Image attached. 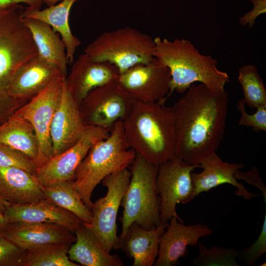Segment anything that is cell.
Segmentation results:
<instances>
[{
	"mask_svg": "<svg viewBox=\"0 0 266 266\" xmlns=\"http://www.w3.org/2000/svg\"><path fill=\"white\" fill-rule=\"evenodd\" d=\"M228 93L203 84H193L172 107L176 134V156L192 165L216 152L224 137Z\"/></svg>",
	"mask_w": 266,
	"mask_h": 266,
	"instance_id": "cell-1",
	"label": "cell"
},
{
	"mask_svg": "<svg viewBox=\"0 0 266 266\" xmlns=\"http://www.w3.org/2000/svg\"><path fill=\"white\" fill-rule=\"evenodd\" d=\"M130 147L146 160L159 165L176 157V134L172 107L161 102L135 100L122 121Z\"/></svg>",
	"mask_w": 266,
	"mask_h": 266,
	"instance_id": "cell-2",
	"label": "cell"
},
{
	"mask_svg": "<svg viewBox=\"0 0 266 266\" xmlns=\"http://www.w3.org/2000/svg\"><path fill=\"white\" fill-rule=\"evenodd\" d=\"M154 57L169 70L170 90L167 99L174 91L184 94L196 82L214 91H224L230 81L226 72L219 70L217 61L212 56L201 54L186 39L169 40L156 37Z\"/></svg>",
	"mask_w": 266,
	"mask_h": 266,
	"instance_id": "cell-3",
	"label": "cell"
},
{
	"mask_svg": "<svg viewBox=\"0 0 266 266\" xmlns=\"http://www.w3.org/2000/svg\"><path fill=\"white\" fill-rule=\"evenodd\" d=\"M21 4L0 9V124L25 104L9 95L15 73L25 63L38 55L31 33L22 20Z\"/></svg>",
	"mask_w": 266,
	"mask_h": 266,
	"instance_id": "cell-4",
	"label": "cell"
},
{
	"mask_svg": "<svg viewBox=\"0 0 266 266\" xmlns=\"http://www.w3.org/2000/svg\"><path fill=\"white\" fill-rule=\"evenodd\" d=\"M135 155L125 138L122 121L114 124L106 138L91 147L76 169L74 179L75 187L89 209L96 187L107 176L129 168Z\"/></svg>",
	"mask_w": 266,
	"mask_h": 266,
	"instance_id": "cell-5",
	"label": "cell"
},
{
	"mask_svg": "<svg viewBox=\"0 0 266 266\" xmlns=\"http://www.w3.org/2000/svg\"><path fill=\"white\" fill-rule=\"evenodd\" d=\"M129 168L132 175L121 204L123 211L120 218L122 224L120 238L124 236L133 223L145 229H151L162 224L160 198L156 188L159 165L136 153Z\"/></svg>",
	"mask_w": 266,
	"mask_h": 266,
	"instance_id": "cell-6",
	"label": "cell"
},
{
	"mask_svg": "<svg viewBox=\"0 0 266 266\" xmlns=\"http://www.w3.org/2000/svg\"><path fill=\"white\" fill-rule=\"evenodd\" d=\"M155 42L149 35L130 27L103 33L84 50L92 60L115 66L119 74L154 58Z\"/></svg>",
	"mask_w": 266,
	"mask_h": 266,
	"instance_id": "cell-7",
	"label": "cell"
},
{
	"mask_svg": "<svg viewBox=\"0 0 266 266\" xmlns=\"http://www.w3.org/2000/svg\"><path fill=\"white\" fill-rule=\"evenodd\" d=\"M131 175L130 169L126 168L105 177L101 182L107 189V193L93 203L91 222L83 223L109 252L119 248L120 238L117 234V217Z\"/></svg>",
	"mask_w": 266,
	"mask_h": 266,
	"instance_id": "cell-8",
	"label": "cell"
},
{
	"mask_svg": "<svg viewBox=\"0 0 266 266\" xmlns=\"http://www.w3.org/2000/svg\"><path fill=\"white\" fill-rule=\"evenodd\" d=\"M117 79L93 90L81 101L79 110L86 127L97 126L110 131L130 112L135 100Z\"/></svg>",
	"mask_w": 266,
	"mask_h": 266,
	"instance_id": "cell-9",
	"label": "cell"
},
{
	"mask_svg": "<svg viewBox=\"0 0 266 266\" xmlns=\"http://www.w3.org/2000/svg\"><path fill=\"white\" fill-rule=\"evenodd\" d=\"M66 77L64 75L56 77L43 91L13 113L27 120L34 128L38 143V155L35 161L37 168L52 157L51 126Z\"/></svg>",
	"mask_w": 266,
	"mask_h": 266,
	"instance_id": "cell-10",
	"label": "cell"
},
{
	"mask_svg": "<svg viewBox=\"0 0 266 266\" xmlns=\"http://www.w3.org/2000/svg\"><path fill=\"white\" fill-rule=\"evenodd\" d=\"M200 165H192L175 157L159 165L156 188L160 198V218L167 224L173 217L183 223L176 211L177 204H185L192 200L191 173Z\"/></svg>",
	"mask_w": 266,
	"mask_h": 266,
	"instance_id": "cell-11",
	"label": "cell"
},
{
	"mask_svg": "<svg viewBox=\"0 0 266 266\" xmlns=\"http://www.w3.org/2000/svg\"><path fill=\"white\" fill-rule=\"evenodd\" d=\"M110 131L97 126H86L79 140L64 152L53 157L35 173L43 187L57 183L73 180L78 166L91 147L98 141L106 138Z\"/></svg>",
	"mask_w": 266,
	"mask_h": 266,
	"instance_id": "cell-12",
	"label": "cell"
},
{
	"mask_svg": "<svg viewBox=\"0 0 266 266\" xmlns=\"http://www.w3.org/2000/svg\"><path fill=\"white\" fill-rule=\"evenodd\" d=\"M169 69L154 58L147 64H138L119 74L122 88L134 100L144 102L165 103L170 90Z\"/></svg>",
	"mask_w": 266,
	"mask_h": 266,
	"instance_id": "cell-13",
	"label": "cell"
},
{
	"mask_svg": "<svg viewBox=\"0 0 266 266\" xmlns=\"http://www.w3.org/2000/svg\"><path fill=\"white\" fill-rule=\"evenodd\" d=\"M85 128L79 106L67 85L66 78L63 83L60 101L51 126L52 157L64 152L77 142Z\"/></svg>",
	"mask_w": 266,
	"mask_h": 266,
	"instance_id": "cell-14",
	"label": "cell"
},
{
	"mask_svg": "<svg viewBox=\"0 0 266 266\" xmlns=\"http://www.w3.org/2000/svg\"><path fill=\"white\" fill-rule=\"evenodd\" d=\"M160 239L158 255L155 266H174L186 256L188 246H196L199 240L210 235L213 231L201 223L185 225L172 217Z\"/></svg>",
	"mask_w": 266,
	"mask_h": 266,
	"instance_id": "cell-15",
	"label": "cell"
},
{
	"mask_svg": "<svg viewBox=\"0 0 266 266\" xmlns=\"http://www.w3.org/2000/svg\"><path fill=\"white\" fill-rule=\"evenodd\" d=\"M60 75H64L57 66L37 55L16 71L10 85L9 95L14 100L25 104Z\"/></svg>",
	"mask_w": 266,
	"mask_h": 266,
	"instance_id": "cell-16",
	"label": "cell"
},
{
	"mask_svg": "<svg viewBox=\"0 0 266 266\" xmlns=\"http://www.w3.org/2000/svg\"><path fill=\"white\" fill-rule=\"evenodd\" d=\"M200 165L202 171L199 173H191L193 199L202 192L209 191L226 183L235 187L237 189L235 195L244 199L251 200L254 197L260 196L249 192L235 178L234 174L237 170L243 167V164L224 162L216 152H213L203 158Z\"/></svg>",
	"mask_w": 266,
	"mask_h": 266,
	"instance_id": "cell-17",
	"label": "cell"
},
{
	"mask_svg": "<svg viewBox=\"0 0 266 266\" xmlns=\"http://www.w3.org/2000/svg\"><path fill=\"white\" fill-rule=\"evenodd\" d=\"M72 64L66 82L79 106L91 91L116 80L119 74L114 65L94 61L85 53Z\"/></svg>",
	"mask_w": 266,
	"mask_h": 266,
	"instance_id": "cell-18",
	"label": "cell"
},
{
	"mask_svg": "<svg viewBox=\"0 0 266 266\" xmlns=\"http://www.w3.org/2000/svg\"><path fill=\"white\" fill-rule=\"evenodd\" d=\"M0 232L25 250L51 243L72 244L76 240L74 233L69 229L51 223H9Z\"/></svg>",
	"mask_w": 266,
	"mask_h": 266,
	"instance_id": "cell-19",
	"label": "cell"
},
{
	"mask_svg": "<svg viewBox=\"0 0 266 266\" xmlns=\"http://www.w3.org/2000/svg\"><path fill=\"white\" fill-rule=\"evenodd\" d=\"M3 214L9 223H54L65 227L73 233L83 223L75 215L46 198L30 203L9 204L6 207Z\"/></svg>",
	"mask_w": 266,
	"mask_h": 266,
	"instance_id": "cell-20",
	"label": "cell"
},
{
	"mask_svg": "<svg viewBox=\"0 0 266 266\" xmlns=\"http://www.w3.org/2000/svg\"><path fill=\"white\" fill-rule=\"evenodd\" d=\"M167 225L162 223L151 229H145L133 223L124 236L119 238L118 248L133 259V266H152L158 255L160 239Z\"/></svg>",
	"mask_w": 266,
	"mask_h": 266,
	"instance_id": "cell-21",
	"label": "cell"
},
{
	"mask_svg": "<svg viewBox=\"0 0 266 266\" xmlns=\"http://www.w3.org/2000/svg\"><path fill=\"white\" fill-rule=\"evenodd\" d=\"M0 197L9 204L20 205L45 198L35 174L14 167L0 166Z\"/></svg>",
	"mask_w": 266,
	"mask_h": 266,
	"instance_id": "cell-22",
	"label": "cell"
},
{
	"mask_svg": "<svg viewBox=\"0 0 266 266\" xmlns=\"http://www.w3.org/2000/svg\"><path fill=\"white\" fill-rule=\"evenodd\" d=\"M77 0H63L42 10L26 6L22 14L23 17L35 19L47 23L60 34L66 46L68 64H72L74 62L76 49L81 43L80 40L73 34L69 25L71 8Z\"/></svg>",
	"mask_w": 266,
	"mask_h": 266,
	"instance_id": "cell-23",
	"label": "cell"
},
{
	"mask_svg": "<svg viewBox=\"0 0 266 266\" xmlns=\"http://www.w3.org/2000/svg\"><path fill=\"white\" fill-rule=\"evenodd\" d=\"M73 233L75 241L68 251L69 259L84 266H123L122 260L111 255L100 243L91 231L83 223Z\"/></svg>",
	"mask_w": 266,
	"mask_h": 266,
	"instance_id": "cell-24",
	"label": "cell"
},
{
	"mask_svg": "<svg viewBox=\"0 0 266 266\" xmlns=\"http://www.w3.org/2000/svg\"><path fill=\"white\" fill-rule=\"evenodd\" d=\"M22 20L31 33L38 56L47 62L57 66L66 77L68 64L66 49L60 34L43 21L23 17Z\"/></svg>",
	"mask_w": 266,
	"mask_h": 266,
	"instance_id": "cell-25",
	"label": "cell"
},
{
	"mask_svg": "<svg viewBox=\"0 0 266 266\" xmlns=\"http://www.w3.org/2000/svg\"><path fill=\"white\" fill-rule=\"evenodd\" d=\"M0 143L7 145L34 161L38 152L34 128L27 120L12 114L0 124Z\"/></svg>",
	"mask_w": 266,
	"mask_h": 266,
	"instance_id": "cell-26",
	"label": "cell"
},
{
	"mask_svg": "<svg viewBox=\"0 0 266 266\" xmlns=\"http://www.w3.org/2000/svg\"><path fill=\"white\" fill-rule=\"evenodd\" d=\"M43 191L45 198L57 206L72 213L83 223L91 222V211L83 201L73 180L43 187Z\"/></svg>",
	"mask_w": 266,
	"mask_h": 266,
	"instance_id": "cell-27",
	"label": "cell"
},
{
	"mask_svg": "<svg viewBox=\"0 0 266 266\" xmlns=\"http://www.w3.org/2000/svg\"><path fill=\"white\" fill-rule=\"evenodd\" d=\"M71 245L51 243L26 250L21 266H79L68 257Z\"/></svg>",
	"mask_w": 266,
	"mask_h": 266,
	"instance_id": "cell-28",
	"label": "cell"
},
{
	"mask_svg": "<svg viewBox=\"0 0 266 266\" xmlns=\"http://www.w3.org/2000/svg\"><path fill=\"white\" fill-rule=\"evenodd\" d=\"M238 81L242 86L245 104L251 108L266 104V90L256 66L248 64L238 70Z\"/></svg>",
	"mask_w": 266,
	"mask_h": 266,
	"instance_id": "cell-29",
	"label": "cell"
},
{
	"mask_svg": "<svg viewBox=\"0 0 266 266\" xmlns=\"http://www.w3.org/2000/svg\"><path fill=\"white\" fill-rule=\"evenodd\" d=\"M199 254L193 260L196 266H239L236 258L239 251L232 248L211 246L209 249L198 242Z\"/></svg>",
	"mask_w": 266,
	"mask_h": 266,
	"instance_id": "cell-30",
	"label": "cell"
},
{
	"mask_svg": "<svg viewBox=\"0 0 266 266\" xmlns=\"http://www.w3.org/2000/svg\"><path fill=\"white\" fill-rule=\"evenodd\" d=\"M0 166L17 167L34 174L37 169L34 161L21 152L1 143H0Z\"/></svg>",
	"mask_w": 266,
	"mask_h": 266,
	"instance_id": "cell-31",
	"label": "cell"
},
{
	"mask_svg": "<svg viewBox=\"0 0 266 266\" xmlns=\"http://www.w3.org/2000/svg\"><path fill=\"white\" fill-rule=\"evenodd\" d=\"M245 102L240 99L236 105L241 116L238 124L240 126L252 127L256 132L266 131V104L257 107L256 112L253 114H248L245 108Z\"/></svg>",
	"mask_w": 266,
	"mask_h": 266,
	"instance_id": "cell-32",
	"label": "cell"
},
{
	"mask_svg": "<svg viewBox=\"0 0 266 266\" xmlns=\"http://www.w3.org/2000/svg\"><path fill=\"white\" fill-rule=\"evenodd\" d=\"M25 251L0 232V266H21Z\"/></svg>",
	"mask_w": 266,
	"mask_h": 266,
	"instance_id": "cell-33",
	"label": "cell"
},
{
	"mask_svg": "<svg viewBox=\"0 0 266 266\" xmlns=\"http://www.w3.org/2000/svg\"><path fill=\"white\" fill-rule=\"evenodd\" d=\"M266 252V211L261 232L256 241L249 247L239 251L238 257L246 266H255L257 260Z\"/></svg>",
	"mask_w": 266,
	"mask_h": 266,
	"instance_id": "cell-34",
	"label": "cell"
},
{
	"mask_svg": "<svg viewBox=\"0 0 266 266\" xmlns=\"http://www.w3.org/2000/svg\"><path fill=\"white\" fill-rule=\"evenodd\" d=\"M253 5L252 9L239 18V24L243 26L252 28L256 20L260 15L266 12V0H250Z\"/></svg>",
	"mask_w": 266,
	"mask_h": 266,
	"instance_id": "cell-35",
	"label": "cell"
},
{
	"mask_svg": "<svg viewBox=\"0 0 266 266\" xmlns=\"http://www.w3.org/2000/svg\"><path fill=\"white\" fill-rule=\"evenodd\" d=\"M237 180H243L248 183L257 187L262 192L264 199V202L266 203V187L259 173V170L256 167L246 172H242L237 170L234 174Z\"/></svg>",
	"mask_w": 266,
	"mask_h": 266,
	"instance_id": "cell-36",
	"label": "cell"
},
{
	"mask_svg": "<svg viewBox=\"0 0 266 266\" xmlns=\"http://www.w3.org/2000/svg\"><path fill=\"white\" fill-rule=\"evenodd\" d=\"M23 3L33 9H40L42 0H0V9Z\"/></svg>",
	"mask_w": 266,
	"mask_h": 266,
	"instance_id": "cell-37",
	"label": "cell"
},
{
	"mask_svg": "<svg viewBox=\"0 0 266 266\" xmlns=\"http://www.w3.org/2000/svg\"><path fill=\"white\" fill-rule=\"evenodd\" d=\"M9 224L3 213H0V231L4 230Z\"/></svg>",
	"mask_w": 266,
	"mask_h": 266,
	"instance_id": "cell-38",
	"label": "cell"
},
{
	"mask_svg": "<svg viewBox=\"0 0 266 266\" xmlns=\"http://www.w3.org/2000/svg\"><path fill=\"white\" fill-rule=\"evenodd\" d=\"M9 205V204L8 202L0 197V213L3 214L6 207Z\"/></svg>",
	"mask_w": 266,
	"mask_h": 266,
	"instance_id": "cell-39",
	"label": "cell"
},
{
	"mask_svg": "<svg viewBox=\"0 0 266 266\" xmlns=\"http://www.w3.org/2000/svg\"><path fill=\"white\" fill-rule=\"evenodd\" d=\"M63 0H42L43 2H44L48 7L53 6L59 1Z\"/></svg>",
	"mask_w": 266,
	"mask_h": 266,
	"instance_id": "cell-40",
	"label": "cell"
}]
</instances>
